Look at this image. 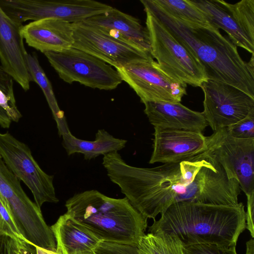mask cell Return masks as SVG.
<instances>
[{
  "label": "cell",
  "mask_w": 254,
  "mask_h": 254,
  "mask_svg": "<svg viewBox=\"0 0 254 254\" xmlns=\"http://www.w3.org/2000/svg\"><path fill=\"white\" fill-rule=\"evenodd\" d=\"M144 103L150 101L180 103L187 85L174 79L160 67L152 56L116 69Z\"/></svg>",
  "instance_id": "obj_12"
},
{
  "label": "cell",
  "mask_w": 254,
  "mask_h": 254,
  "mask_svg": "<svg viewBox=\"0 0 254 254\" xmlns=\"http://www.w3.org/2000/svg\"><path fill=\"white\" fill-rule=\"evenodd\" d=\"M206 151L180 162L153 168L131 166L114 152L104 155L102 164L111 182L119 187L131 204L144 217L154 220L175 203L177 196L206 161Z\"/></svg>",
  "instance_id": "obj_1"
},
{
  "label": "cell",
  "mask_w": 254,
  "mask_h": 254,
  "mask_svg": "<svg viewBox=\"0 0 254 254\" xmlns=\"http://www.w3.org/2000/svg\"><path fill=\"white\" fill-rule=\"evenodd\" d=\"M199 9L207 21L214 27L222 29L228 35L229 39L236 46L254 54V43L247 37L240 27L225 4L220 0H190Z\"/></svg>",
  "instance_id": "obj_21"
},
{
  "label": "cell",
  "mask_w": 254,
  "mask_h": 254,
  "mask_svg": "<svg viewBox=\"0 0 254 254\" xmlns=\"http://www.w3.org/2000/svg\"><path fill=\"white\" fill-rule=\"evenodd\" d=\"M137 247L140 254H185L180 240L164 233L145 234Z\"/></svg>",
  "instance_id": "obj_24"
},
{
  "label": "cell",
  "mask_w": 254,
  "mask_h": 254,
  "mask_svg": "<svg viewBox=\"0 0 254 254\" xmlns=\"http://www.w3.org/2000/svg\"><path fill=\"white\" fill-rule=\"evenodd\" d=\"M206 149L247 197L254 194V138H235L221 128L206 136Z\"/></svg>",
  "instance_id": "obj_10"
},
{
  "label": "cell",
  "mask_w": 254,
  "mask_h": 254,
  "mask_svg": "<svg viewBox=\"0 0 254 254\" xmlns=\"http://www.w3.org/2000/svg\"><path fill=\"white\" fill-rule=\"evenodd\" d=\"M26 61L32 81H35L42 89L57 123L59 134L62 136L70 132L64 113L58 106L52 85L40 65L36 55L28 53Z\"/></svg>",
  "instance_id": "obj_23"
},
{
  "label": "cell",
  "mask_w": 254,
  "mask_h": 254,
  "mask_svg": "<svg viewBox=\"0 0 254 254\" xmlns=\"http://www.w3.org/2000/svg\"><path fill=\"white\" fill-rule=\"evenodd\" d=\"M59 254H84L93 252L101 242L66 213L50 227Z\"/></svg>",
  "instance_id": "obj_20"
},
{
  "label": "cell",
  "mask_w": 254,
  "mask_h": 254,
  "mask_svg": "<svg viewBox=\"0 0 254 254\" xmlns=\"http://www.w3.org/2000/svg\"><path fill=\"white\" fill-rule=\"evenodd\" d=\"M225 4L240 27L254 43V0H242L234 4L225 1Z\"/></svg>",
  "instance_id": "obj_26"
},
{
  "label": "cell",
  "mask_w": 254,
  "mask_h": 254,
  "mask_svg": "<svg viewBox=\"0 0 254 254\" xmlns=\"http://www.w3.org/2000/svg\"><path fill=\"white\" fill-rule=\"evenodd\" d=\"M246 251L245 254H254V240L251 238L246 244Z\"/></svg>",
  "instance_id": "obj_36"
},
{
  "label": "cell",
  "mask_w": 254,
  "mask_h": 254,
  "mask_svg": "<svg viewBox=\"0 0 254 254\" xmlns=\"http://www.w3.org/2000/svg\"><path fill=\"white\" fill-rule=\"evenodd\" d=\"M15 254H35V248L33 250L32 246L28 244L21 245L15 243Z\"/></svg>",
  "instance_id": "obj_33"
},
{
  "label": "cell",
  "mask_w": 254,
  "mask_h": 254,
  "mask_svg": "<svg viewBox=\"0 0 254 254\" xmlns=\"http://www.w3.org/2000/svg\"><path fill=\"white\" fill-rule=\"evenodd\" d=\"M35 250V254H59L56 251L46 249L37 246L32 245Z\"/></svg>",
  "instance_id": "obj_35"
},
{
  "label": "cell",
  "mask_w": 254,
  "mask_h": 254,
  "mask_svg": "<svg viewBox=\"0 0 254 254\" xmlns=\"http://www.w3.org/2000/svg\"><path fill=\"white\" fill-rule=\"evenodd\" d=\"M0 156L12 173L29 189L39 208L45 202H59L54 176L41 168L26 144L8 132H0Z\"/></svg>",
  "instance_id": "obj_9"
},
{
  "label": "cell",
  "mask_w": 254,
  "mask_h": 254,
  "mask_svg": "<svg viewBox=\"0 0 254 254\" xmlns=\"http://www.w3.org/2000/svg\"><path fill=\"white\" fill-rule=\"evenodd\" d=\"M144 113L154 127L202 132L208 126L202 112L180 103L150 101L143 103Z\"/></svg>",
  "instance_id": "obj_18"
},
{
  "label": "cell",
  "mask_w": 254,
  "mask_h": 254,
  "mask_svg": "<svg viewBox=\"0 0 254 254\" xmlns=\"http://www.w3.org/2000/svg\"><path fill=\"white\" fill-rule=\"evenodd\" d=\"M13 78L0 67V107L6 113L11 121L18 122L22 117L14 94Z\"/></svg>",
  "instance_id": "obj_27"
},
{
  "label": "cell",
  "mask_w": 254,
  "mask_h": 254,
  "mask_svg": "<svg viewBox=\"0 0 254 254\" xmlns=\"http://www.w3.org/2000/svg\"><path fill=\"white\" fill-rule=\"evenodd\" d=\"M200 87L204 95L202 113L213 131L238 122L254 110V98L231 85L207 80Z\"/></svg>",
  "instance_id": "obj_14"
},
{
  "label": "cell",
  "mask_w": 254,
  "mask_h": 254,
  "mask_svg": "<svg viewBox=\"0 0 254 254\" xmlns=\"http://www.w3.org/2000/svg\"><path fill=\"white\" fill-rule=\"evenodd\" d=\"M22 24L11 19L0 6V61L1 68L27 91L32 81L21 33Z\"/></svg>",
  "instance_id": "obj_16"
},
{
  "label": "cell",
  "mask_w": 254,
  "mask_h": 254,
  "mask_svg": "<svg viewBox=\"0 0 254 254\" xmlns=\"http://www.w3.org/2000/svg\"><path fill=\"white\" fill-rule=\"evenodd\" d=\"M247 211H246V229L250 233L252 238H254V194L247 197Z\"/></svg>",
  "instance_id": "obj_31"
},
{
  "label": "cell",
  "mask_w": 254,
  "mask_h": 254,
  "mask_svg": "<svg viewBox=\"0 0 254 254\" xmlns=\"http://www.w3.org/2000/svg\"><path fill=\"white\" fill-rule=\"evenodd\" d=\"M62 144L68 155L83 154L85 160H91L101 155L118 152L123 149L127 140L116 138L104 129H99L93 141L79 139L69 132L62 135Z\"/></svg>",
  "instance_id": "obj_22"
},
{
  "label": "cell",
  "mask_w": 254,
  "mask_h": 254,
  "mask_svg": "<svg viewBox=\"0 0 254 254\" xmlns=\"http://www.w3.org/2000/svg\"><path fill=\"white\" fill-rule=\"evenodd\" d=\"M227 129L229 133L235 138H254V110L244 119L227 127Z\"/></svg>",
  "instance_id": "obj_28"
},
{
  "label": "cell",
  "mask_w": 254,
  "mask_h": 254,
  "mask_svg": "<svg viewBox=\"0 0 254 254\" xmlns=\"http://www.w3.org/2000/svg\"><path fill=\"white\" fill-rule=\"evenodd\" d=\"M153 1L162 10L176 18L201 25L210 24L201 11L190 0H153Z\"/></svg>",
  "instance_id": "obj_25"
},
{
  "label": "cell",
  "mask_w": 254,
  "mask_h": 254,
  "mask_svg": "<svg viewBox=\"0 0 254 254\" xmlns=\"http://www.w3.org/2000/svg\"><path fill=\"white\" fill-rule=\"evenodd\" d=\"M96 254H140L136 245L101 242L93 251Z\"/></svg>",
  "instance_id": "obj_29"
},
{
  "label": "cell",
  "mask_w": 254,
  "mask_h": 254,
  "mask_svg": "<svg viewBox=\"0 0 254 254\" xmlns=\"http://www.w3.org/2000/svg\"><path fill=\"white\" fill-rule=\"evenodd\" d=\"M96 254L94 253V252H89V253H85V254Z\"/></svg>",
  "instance_id": "obj_37"
},
{
  "label": "cell",
  "mask_w": 254,
  "mask_h": 254,
  "mask_svg": "<svg viewBox=\"0 0 254 254\" xmlns=\"http://www.w3.org/2000/svg\"><path fill=\"white\" fill-rule=\"evenodd\" d=\"M207 151L208 156L206 161L191 182L177 196L176 203L238 204L240 194L238 182L235 179L229 178L222 166Z\"/></svg>",
  "instance_id": "obj_13"
},
{
  "label": "cell",
  "mask_w": 254,
  "mask_h": 254,
  "mask_svg": "<svg viewBox=\"0 0 254 254\" xmlns=\"http://www.w3.org/2000/svg\"><path fill=\"white\" fill-rule=\"evenodd\" d=\"M72 47L120 68L151 55L136 45L83 21L73 23Z\"/></svg>",
  "instance_id": "obj_11"
},
{
  "label": "cell",
  "mask_w": 254,
  "mask_h": 254,
  "mask_svg": "<svg viewBox=\"0 0 254 254\" xmlns=\"http://www.w3.org/2000/svg\"><path fill=\"white\" fill-rule=\"evenodd\" d=\"M185 254H238L236 246L226 247L211 244H197L184 247Z\"/></svg>",
  "instance_id": "obj_30"
},
{
  "label": "cell",
  "mask_w": 254,
  "mask_h": 254,
  "mask_svg": "<svg viewBox=\"0 0 254 254\" xmlns=\"http://www.w3.org/2000/svg\"></svg>",
  "instance_id": "obj_38"
},
{
  "label": "cell",
  "mask_w": 254,
  "mask_h": 254,
  "mask_svg": "<svg viewBox=\"0 0 254 254\" xmlns=\"http://www.w3.org/2000/svg\"><path fill=\"white\" fill-rule=\"evenodd\" d=\"M145 11L151 54L157 60L160 68L183 84L200 87L208 78L195 55L158 18L148 11Z\"/></svg>",
  "instance_id": "obj_5"
},
{
  "label": "cell",
  "mask_w": 254,
  "mask_h": 254,
  "mask_svg": "<svg viewBox=\"0 0 254 254\" xmlns=\"http://www.w3.org/2000/svg\"><path fill=\"white\" fill-rule=\"evenodd\" d=\"M153 152L149 161L173 163L186 160L206 148L202 132L154 127Z\"/></svg>",
  "instance_id": "obj_15"
},
{
  "label": "cell",
  "mask_w": 254,
  "mask_h": 254,
  "mask_svg": "<svg viewBox=\"0 0 254 254\" xmlns=\"http://www.w3.org/2000/svg\"><path fill=\"white\" fill-rule=\"evenodd\" d=\"M66 213L101 242L137 246L147 218L127 197L112 198L95 190L75 193L65 202Z\"/></svg>",
  "instance_id": "obj_4"
},
{
  "label": "cell",
  "mask_w": 254,
  "mask_h": 254,
  "mask_svg": "<svg viewBox=\"0 0 254 254\" xmlns=\"http://www.w3.org/2000/svg\"><path fill=\"white\" fill-rule=\"evenodd\" d=\"M11 122L5 111L0 107V126L3 128H8Z\"/></svg>",
  "instance_id": "obj_34"
},
{
  "label": "cell",
  "mask_w": 254,
  "mask_h": 254,
  "mask_svg": "<svg viewBox=\"0 0 254 254\" xmlns=\"http://www.w3.org/2000/svg\"><path fill=\"white\" fill-rule=\"evenodd\" d=\"M140 2L144 10L158 18L194 53L208 80L231 85L254 98V54L246 62L237 46L210 24L201 25L176 18L160 9L153 0Z\"/></svg>",
  "instance_id": "obj_2"
},
{
  "label": "cell",
  "mask_w": 254,
  "mask_h": 254,
  "mask_svg": "<svg viewBox=\"0 0 254 254\" xmlns=\"http://www.w3.org/2000/svg\"><path fill=\"white\" fill-rule=\"evenodd\" d=\"M153 221L148 233L174 235L184 247L197 244L236 246L240 235L246 229L242 202L217 205L179 202L171 205L158 220Z\"/></svg>",
  "instance_id": "obj_3"
},
{
  "label": "cell",
  "mask_w": 254,
  "mask_h": 254,
  "mask_svg": "<svg viewBox=\"0 0 254 254\" xmlns=\"http://www.w3.org/2000/svg\"><path fill=\"white\" fill-rule=\"evenodd\" d=\"M0 6L13 21L55 18L71 23L106 12L113 7L92 0H0Z\"/></svg>",
  "instance_id": "obj_8"
},
{
  "label": "cell",
  "mask_w": 254,
  "mask_h": 254,
  "mask_svg": "<svg viewBox=\"0 0 254 254\" xmlns=\"http://www.w3.org/2000/svg\"><path fill=\"white\" fill-rule=\"evenodd\" d=\"M0 196L28 243L42 248L51 244L54 236L44 220L41 208L27 196L19 180L7 167L0 156Z\"/></svg>",
  "instance_id": "obj_6"
},
{
  "label": "cell",
  "mask_w": 254,
  "mask_h": 254,
  "mask_svg": "<svg viewBox=\"0 0 254 254\" xmlns=\"http://www.w3.org/2000/svg\"><path fill=\"white\" fill-rule=\"evenodd\" d=\"M44 54L60 77L68 83L78 82L92 88L110 90L123 81L112 66L72 46Z\"/></svg>",
  "instance_id": "obj_7"
},
{
  "label": "cell",
  "mask_w": 254,
  "mask_h": 254,
  "mask_svg": "<svg viewBox=\"0 0 254 254\" xmlns=\"http://www.w3.org/2000/svg\"><path fill=\"white\" fill-rule=\"evenodd\" d=\"M15 243L8 235L0 233V254H15Z\"/></svg>",
  "instance_id": "obj_32"
},
{
  "label": "cell",
  "mask_w": 254,
  "mask_h": 254,
  "mask_svg": "<svg viewBox=\"0 0 254 254\" xmlns=\"http://www.w3.org/2000/svg\"><path fill=\"white\" fill-rule=\"evenodd\" d=\"M83 21L121 37L151 53L146 28L134 17L112 7L106 12L92 16Z\"/></svg>",
  "instance_id": "obj_19"
},
{
  "label": "cell",
  "mask_w": 254,
  "mask_h": 254,
  "mask_svg": "<svg viewBox=\"0 0 254 254\" xmlns=\"http://www.w3.org/2000/svg\"><path fill=\"white\" fill-rule=\"evenodd\" d=\"M21 33L30 47L43 53L60 51L73 43L72 24L55 18L33 21L23 25Z\"/></svg>",
  "instance_id": "obj_17"
}]
</instances>
